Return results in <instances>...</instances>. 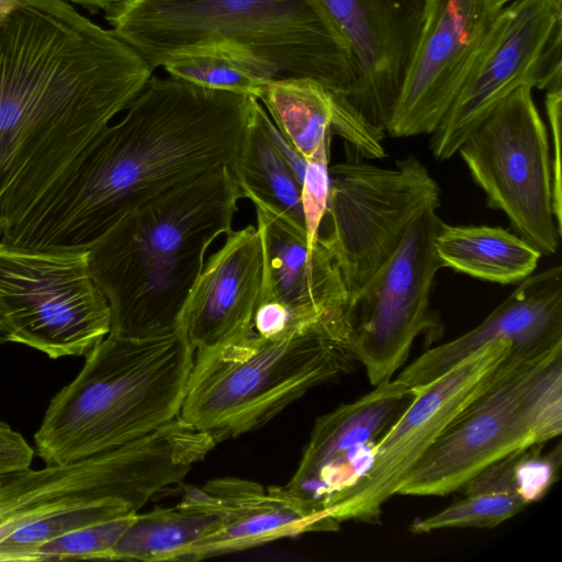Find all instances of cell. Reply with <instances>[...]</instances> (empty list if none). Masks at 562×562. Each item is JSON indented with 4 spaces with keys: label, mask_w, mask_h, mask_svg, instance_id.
<instances>
[{
    "label": "cell",
    "mask_w": 562,
    "mask_h": 562,
    "mask_svg": "<svg viewBox=\"0 0 562 562\" xmlns=\"http://www.w3.org/2000/svg\"><path fill=\"white\" fill-rule=\"evenodd\" d=\"M154 70L66 0L0 12V240L46 203Z\"/></svg>",
    "instance_id": "cell-1"
},
{
    "label": "cell",
    "mask_w": 562,
    "mask_h": 562,
    "mask_svg": "<svg viewBox=\"0 0 562 562\" xmlns=\"http://www.w3.org/2000/svg\"><path fill=\"white\" fill-rule=\"evenodd\" d=\"M256 100L153 76L8 244L88 249L147 200L228 166Z\"/></svg>",
    "instance_id": "cell-2"
},
{
    "label": "cell",
    "mask_w": 562,
    "mask_h": 562,
    "mask_svg": "<svg viewBox=\"0 0 562 562\" xmlns=\"http://www.w3.org/2000/svg\"><path fill=\"white\" fill-rule=\"evenodd\" d=\"M105 20L154 71L218 55L263 81L307 78L337 98L355 81L348 45L317 0H126Z\"/></svg>",
    "instance_id": "cell-3"
},
{
    "label": "cell",
    "mask_w": 562,
    "mask_h": 562,
    "mask_svg": "<svg viewBox=\"0 0 562 562\" xmlns=\"http://www.w3.org/2000/svg\"><path fill=\"white\" fill-rule=\"evenodd\" d=\"M240 198L221 167L142 203L88 248L90 274L110 305V333L151 338L178 330L206 251L232 231Z\"/></svg>",
    "instance_id": "cell-4"
},
{
    "label": "cell",
    "mask_w": 562,
    "mask_h": 562,
    "mask_svg": "<svg viewBox=\"0 0 562 562\" xmlns=\"http://www.w3.org/2000/svg\"><path fill=\"white\" fill-rule=\"evenodd\" d=\"M50 400L34 434L46 464L116 448L179 416L194 349L180 330L151 338L109 333Z\"/></svg>",
    "instance_id": "cell-5"
},
{
    "label": "cell",
    "mask_w": 562,
    "mask_h": 562,
    "mask_svg": "<svg viewBox=\"0 0 562 562\" xmlns=\"http://www.w3.org/2000/svg\"><path fill=\"white\" fill-rule=\"evenodd\" d=\"M347 303L281 338L254 330L194 351L179 418L217 443L260 428L310 390L350 372Z\"/></svg>",
    "instance_id": "cell-6"
},
{
    "label": "cell",
    "mask_w": 562,
    "mask_h": 562,
    "mask_svg": "<svg viewBox=\"0 0 562 562\" xmlns=\"http://www.w3.org/2000/svg\"><path fill=\"white\" fill-rule=\"evenodd\" d=\"M561 432L562 344L533 356L510 351L414 465L397 494L448 495L497 460Z\"/></svg>",
    "instance_id": "cell-7"
},
{
    "label": "cell",
    "mask_w": 562,
    "mask_h": 562,
    "mask_svg": "<svg viewBox=\"0 0 562 562\" xmlns=\"http://www.w3.org/2000/svg\"><path fill=\"white\" fill-rule=\"evenodd\" d=\"M216 445L177 417L116 448L1 479L0 540L23 525L105 501L138 513L157 493L181 483Z\"/></svg>",
    "instance_id": "cell-8"
},
{
    "label": "cell",
    "mask_w": 562,
    "mask_h": 562,
    "mask_svg": "<svg viewBox=\"0 0 562 562\" xmlns=\"http://www.w3.org/2000/svg\"><path fill=\"white\" fill-rule=\"evenodd\" d=\"M329 196L318 240L334 257L353 301L411 226L440 205L441 190L414 155L382 168L350 159L329 166Z\"/></svg>",
    "instance_id": "cell-9"
},
{
    "label": "cell",
    "mask_w": 562,
    "mask_h": 562,
    "mask_svg": "<svg viewBox=\"0 0 562 562\" xmlns=\"http://www.w3.org/2000/svg\"><path fill=\"white\" fill-rule=\"evenodd\" d=\"M110 330V305L90 274L88 249L0 240V342L57 359L86 356Z\"/></svg>",
    "instance_id": "cell-10"
},
{
    "label": "cell",
    "mask_w": 562,
    "mask_h": 562,
    "mask_svg": "<svg viewBox=\"0 0 562 562\" xmlns=\"http://www.w3.org/2000/svg\"><path fill=\"white\" fill-rule=\"evenodd\" d=\"M531 89L522 85L497 103L458 153L490 207L504 212L515 234L549 256L562 231L553 213L548 131Z\"/></svg>",
    "instance_id": "cell-11"
},
{
    "label": "cell",
    "mask_w": 562,
    "mask_h": 562,
    "mask_svg": "<svg viewBox=\"0 0 562 562\" xmlns=\"http://www.w3.org/2000/svg\"><path fill=\"white\" fill-rule=\"evenodd\" d=\"M508 339L481 347L452 369L414 389L415 396L370 452L369 468L334 494L323 516L337 522H378L383 505L458 414L486 386L510 353Z\"/></svg>",
    "instance_id": "cell-12"
},
{
    "label": "cell",
    "mask_w": 562,
    "mask_h": 562,
    "mask_svg": "<svg viewBox=\"0 0 562 562\" xmlns=\"http://www.w3.org/2000/svg\"><path fill=\"white\" fill-rule=\"evenodd\" d=\"M562 0H515L504 7L453 103L431 133L437 160L461 144L505 97L522 85L562 87Z\"/></svg>",
    "instance_id": "cell-13"
},
{
    "label": "cell",
    "mask_w": 562,
    "mask_h": 562,
    "mask_svg": "<svg viewBox=\"0 0 562 562\" xmlns=\"http://www.w3.org/2000/svg\"><path fill=\"white\" fill-rule=\"evenodd\" d=\"M442 223L437 210L424 213L347 303L353 318L352 351L374 386L390 381L406 362L417 336L438 330L429 304L435 277L443 268L434 246Z\"/></svg>",
    "instance_id": "cell-14"
},
{
    "label": "cell",
    "mask_w": 562,
    "mask_h": 562,
    "mask_svg": "<svg viewBox=\"0 0 562 562\" xmlns=\"http://www.w3.org/2000/svg\"><path fill=\"white\" fill-rule=\"evenodd\" d=\"M503 9L495 0H429L416 49L386 127L390 136L434 133Z\"/></svg>",
    "instance_id": "cell-15"
},
{
    "label": "cell",
    "mask_w": 562,
    "mask_h": 562,
    "mask_svg": "<svg viewBox=\"0 0 562 562\" xmlns=\"http://www.w3.org/2000/svg\"><path fill=\"white\" fill-rule=\"evenodd\" d=\"M350 50L355 81L336 98L386 134L429 0H317Z\"/></svg>",
    "instance_id": "cell-16"
},
{
    "label": "cell",
    "mask_w": 562,
    "mask_h": 562,
    "mask_svg": "<svg viewBox=\"0 0 562 562\" xmlns=\"http://www.w3.org/2000/svg\"><path fill=\"white\" fill-rule=\"evenodd\" d=\"M513 342V352L533 356L562 344V267L532 273L476 327L429 349L393 381L414 390L436 380L468 356L497 339Z\"/></svg>",
    "instance_id": "cell-17"
},
{
    "label": "cell",
    "mask_w": 562,
    "mask_h": 562,
    "mask_svg": "<svg viewBox=\"0 0 562 562\" xmlns=\"http://www.w3.org/2000/svg\"><path fill=\"white\" fill-rule=\"evenodd\" d=\"M415 396L392 379L316 418L301 460L285 488L322 515L327 501L353 481L356 449L371 445Z\"/></svg>",
    "instance_id": "cell-18"
},
{
    "label": "cell",
    "mask_w": 562,
    "mask_h": 562,
    "mask_svg": "<svg viewBox=\"0 0 562 562\" xmlns=\"http://www.w3.org/2000/svg\"><path fill=\"white\" fill-rule=\"evenodd\" d=\"M263 271L256 226L226 234L205 261L180 316L178 330L195 350L211 348L252 330Z\"/></svg>",
    "instance_id": "cell-19"
},
{
    "label": "cell",
    "mask_w": 562,
    "mask_h": 562,
    "mask_svg": "<svg viewBox=\"0 0 562 562\" xmlns=\"http://www.w3.org/2000/svg\"><path fill=\"white\" fill-rule=\"evenodd\" d=\"M252 203L263 252L259 297L279 302L303 326L346 304L348 293L338 266L321 241L310 247L305 229Z\"/></svg>",
    "instance_id": "cell-20"
},
{
    "label": "cell",
    "mask_w": 562,
    "mask_h": 562,
    "mask_svg": "<svg viewBox=\"0 0 562 562\" xmlns=\"http://www.w3.org/2000/svg\"><path fill=\"white\" fill-rule=\"evenodd\" d=\"M226 510L220 528L194 544L181 561L236 553L279 539L313 531H336L339 524L322 517L285 486L265 487L234 476L204 484Z\"/></svg>",
    "instance_id": "cell-21"
},
{
    "label": "cell",
    "mask_w": 562,
    "mask_h": 562,
    "mask_svg": "<svg viewBox=\"0 0 562 562\" xmlns=\"http://www.w3.org/2000/svg\"><path fill=\"white\" fill-rule=\"evenodd\" d=\"M225 515L224 506L205 485H186L175 507L137 513L110 560L181 561L189 549L220 528Z\"/></svg>",
    "instance_id": "cell-22"
},
{
    "label": "cell",
    "mask_w": 562,
    "mask_h": 562,
    "mask_svg": "<svg viewBox=\"0 0 562 562\" xmlns=\"http://www.w3.org/2000/svg\"><path fill=\"white\" fill-rule=\"evenodd\" d=\"M434 246L442 267L499 284L521 282L535 272L542 256L517 234L485 225L443 222Z\"/></svg>",
    "instance_id": "cell-23"
},
{
    "label": "cell",
    "mask_w": 562,
    "mask_h": 562,
    "mask_svg": "<svg viewBox=\"0 0 562 562\" xmlns=\"http://www.w3.org/2000/svg\"><path fill=\"white\" fill-rule=\"evenodd\" d=\"M267 116L265 108L256 100L239 148L227 167L243 198L265 205L305 229L301 181L271 139Z\"/></svg>",
    "instance_id": "cell-24"
},
{
    "label": "cell",
    "mask_w": 562,
    "mask_h": 562,
    "mask_svg": "<svg viewBox=\"0 0 562 562\" xmlns=\"http://www.w3.org/2000/svg\"><path fill=\"white\" fill-rule=\"evenodd\" d=\"M257 100L305 160L333 138V94L318 82L307 78L268 80Z\"/></svg>",
    "instance_id": "cell-25"
},
{
    "label": "cell",
    "mask_w": 562,
    "mask_h": 562,
    "mask_svg": "<svg viewBox=\"0 0 562 562\" xmlns=\"http://www.w3.org/2000/svg\"><path fill=\"white\" fill-rule=\"evenodd\" d=\"M464 496L441 512L412 525L415 533L445 528H493L529 505L516 491L492 486L462 487Z\"/></svg>",
    "instance_id": "cell-26"
},
{
    "label": "cell",
    "mask_w": 562,
    "mask_h": 562,
    "mask_svg": "<svg viewBox=\"0 0 562 562\" xmlns=\"http://www.w3.org/2000/svg\"><path fill=\"white\" fill-rule=\"evenodd\" d=\"M137 514L120 501H105L23 525L0 540V562L32 561L34 551L61 535L111 518Z\"/></svg>",
    "instance_id": "cell-27"
},
{
    "label": "cell",
    "mask_w": 562,
    "mask_h": 562,
    "mask_svg": "<svg viewBox=\"0 0 562 562\" xmlns=\"http://www.w3.org/2000/svg\"><path fill=\"white\" fill-rule=\"evenodd\" d=\"M136 514L75 529L40 546L32 561L110 560L112 551Z\"/></svg>",
    "instance_id": "cell-28"
},
{
    "label": "cell",
    "mask_w": 562,
    "mask_h": 562,
    "mask_svg": "<svg viewBox=\"0 0 562 562\" xmlns=\"http://www.w3.org/2000/svg\"><path fill=\"white\" fill-rule=\"evenodd\" d=\"M166 72L188 82L257 99L266 82L235 60L218 55H190L173 59L162 67Z\"/></svg>",
    "instance_id": "cell-29"
},
{
    "label": "cell",
    "mask_w": 562,
    "mask_h": 562,
    "mask_svg": "<svg viewBox=\"0 0 562 562\" xmlns=\"http://www.w3.org/2000/svg\"><path fill=\"white\" fill-rule=\"evenodd\" d=\"M330 143L331 138L323 142L306 160L301 183V205L310 247L318 241V231L327 209L330 186Z\"/></svg>",
    "instance_id": "cell-30"
},
{
    "label": "cell",
    "mask_w": 562,
    "mask_h": 562,
    "mask_svg": "<svg viewBox=\"0 0 562 562\" xmlns=\"http://www.w3.org/2000/svg\"><path fill=\"white\" fill-rule=\"evenodd\" d=\"M546 111L552 137V205L560 231H562V175H561V122H562V87L547 90Z\"/></svg>",
    "instance_id": "cell-31"
},
{
    "label": "cell",
    "mask_w": 562,
    "mask_h": 562,
    "mask_svg": "<svg viewBox=\"0 0 562 562\" xmlns=\"http://www.w3.org/2000/svg\"><path fill=\"white\" fill-rule=\"evenodd\" d=\"M34 454L24 437L0 420V480L29 469Z\"/></svg>",
    "instance_id": "cell-32"
},
{
    "label": "cell",
    "mask_w": 562,
    "mask_h": 562,
    "mask_svg": "<svg viewBox=\"0 0 562 562\" xmlns=\"http://www.w3.org/2000/svg\"><path fill=\"white\" fill-rule=\"evenodd\" d=\"M74 3L80 4L91 11H108L113 7L126 1V0H69Z\"/></svg>",
    "instance_id": "cell-33"
},
{
    "label": "cell",
    "mask_w": 562,
    "mask_h": 562,
    "mask_svg": "<svg viewBox=\"0 0 562 562\" xmlns=\"http://www.w3.org/2000/svg\"><path fill=\"white\" fill-rule=\"evenodd\" d=\"M13 0H0V12L7 10Z\"/></svg>",
    "instance_id": "cell-34"
},
{
    "label": "cell",
    "mask_w": 562,
    "mask_h": 562,
    "mask_svg": "<svg viewBox=\"0 0 562 562\" xmlns=\"http://www.w3.org/2000/svg\"><path fill=\"white\" fill-rule=\"evenodd\" d=\"M498 4L505 7V4L508 2V1H515V0H495Z\"/></svg>",
    "instance_id": "cell-35"
}]
</instances>
